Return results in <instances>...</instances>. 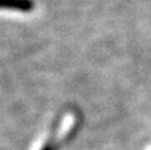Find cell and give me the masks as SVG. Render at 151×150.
Returning a JSON list of instances; mask_svg holds the SVG:
<instances>
[{
	"mask_svg": "<svg viewBox=\"0 0 151 150\" xmlns=\"http://www.w3.org/2000/svg\"><path fill=\"white\" fill-rule=\"evenodd\" d=\"M44 150H52V148H49V146H47V148H45Z\"/></svg>",
	"mask_w": 151,
	"mask_h": 150,
	"instance_id": "cell-2",
	"label": "cell"
},
{
	"mask_svg": "<svg viewBox=\"0 0 151 150\" xmlns=\"http://www.w3.org/2000/svg\"><path fill=\"white\" fill-rule=\"evenodd\" d=\"M1 7L28 12L33 8V3L31 0H1Z\"/></svg>",
	"mask_w": 151,
	"mask_h": 150,
	"instance_id": "cell-1",
	"label": "cell"
}]
</instances>
